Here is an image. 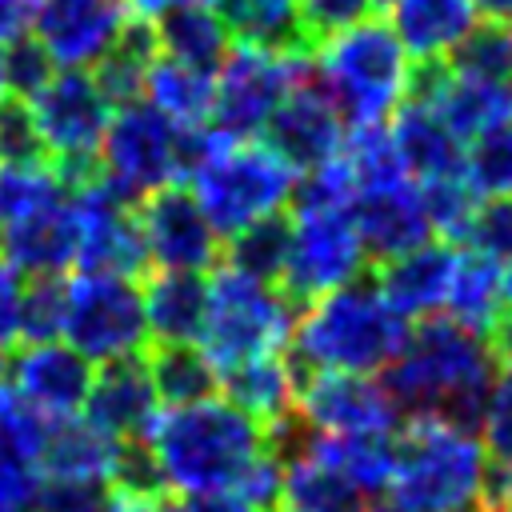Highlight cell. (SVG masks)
I'll return each instance as SVG.
<instances>
[{
    "label": "cell",
    "instance_id": "obj_1",
    "mask_svg": "<svg viewBox=\"0 0 512 512\" xmlns=\"http://www.w3.org/2000/svg\"><path fill=\"white\" fill-rule=\"evenodd\" d=\"M492 376L496 360L476 332L460 328L452 316H420L380 384L408 420L440 416L464 432H480Z\"/></svg>",
    "mask_w": 512,
    "mask_h": 512
},
{
    "label": "cell",
    "instance_id": "obj_2",
    "mask_svg": "<svg viewBox=\"0 0 512 512\" xmlns=\"http://www.w3.org/2000/svg\"><path fill=\"white\" fill-rule=\"evenodd\" d=\"M164 468L168 492H220L236 488L244 468L264 452V424L228 400H196L156 412L144 436Z\"/></svg>",
    "mask_w": 512,
    "mask_h": 512
},
{
    "label": "cell",
    "instance_id": "obj_3",
    "mask_svg": "<svg viewBox=\"0 0 512 512\" xmlns=\"http://www.w3.org/2000/svg\"><path fill=\"white\" fill-rule=\"evenodd\" d=\"M408 320L380 296L372 272L312 300L292 328V348L320 372H376L388 368L408 344Z\"/></svg>",
    "mask_w": 512,
    "mask_h": 512
},
{
    "label": "cell",
    "instance_id": "obj_4",
    "mask_svg": "<svg viewBox=\"0 0 512 512\" xmlns=\"http://www.w3.org/2000/svg\"><path fill=\"white\" fill-rule=\"evenodd\" d=\"M484 464L476 432L440 416H412L396 436L392 512H476Z\"/></svg>",
    "mask_w": 512,
    "mask_h": 512
},
{
    "label": "cell",
    "instance_id": "obj_5",
    "mask_svg": "<svg viewBox=\"0 0 512 512\" xmlns=\"http://www.w3.org/2000/svg\"><path fill=\"white\" fill-rule=\"evenodd\" d=\"M316 76L332 96L336 112L356 124H380L400 100L408 84V52L396 40L392 24L380 16H364L352 28L336 32L316 48Z\"/></svg>",
    "mask_w": 512,
    "mask_h": 512
},
{
    "label": "cell",
    "instance_id": "obj_6",
    "mask_svg": "<svg viewBox=\"0 0 512 512\" xmlns=\"http://www.w3.org/2000/svg\"><path fill=\"white\" fill-rule=\"evenodd\" d=\"M296 316L300 308L276 284H260L228 264H216V276L208 280V304L200 328L204 356L216 364V372H224L256 356L284 352Z\"/></svg>",
    "mask_w": 512,
    "mask_h": 512
},
{
    "label": "cell",
    "instance_id": "obj_7",
    "mask_svg": "<svg viewBox=\"0 0 512 512\" xmlns=\"http://www.w3.org/2000/svg\"><path fill=\"white\" fill-rule=\"evenodd\" d=\"M196 200L208 216V224L224 236L240 232L244 224L276 212L288 204L296 188V172L264 144L228 140L196 176Z\"/></svg>",
    "mask_w": 512,
    "mask_h": 512
},
{
    "label": "cell",
    "instance_id": "obj_8",
    "mask_svg": "<svg viewBox=\"0 0 512 512\" xmlns=\"http://www.w3.org/2000/svg\"><path fill=\"white\" fill-rule=\"evenodd\" d=\"M68 348H76L92 364H108L148 348L144 324V292L128 276H96L80 272L68 280L64 332Z\"/></svg>",
    "mask_w": 512,
    "mask_h": 512
},
{
    "label": "cell",
    "instance_id": "obj_9",
    "mask_svg": "<svg viewBox=\"0 0 512 512\" xmlns=\"http://www.w3.org/2000/svg\"><path fill=\"white\" fill-rule=\"evenodd\" d=\"M368 256L348 212H292V244L276 288L304 312L324 292L356 280Z\"/></svg>",
    "mask_w": 512,
    "mask_h": 512
},
{
    "label": "cell",
    "instance_id": "obj_10",
    "mask_svg": "<svg viewBox=\"0 0 512 512\" xmlns=\"http://www.w3.org/2000/svg\"><path fill=\"white\" fill-rule=\"evenodd\" d=\"M312 56H272L260 48H232L212 84V112L208 124L224 140H252L264 132L272 108L284 100L292 80Z\"/></svg>",
    "mask_w": 512,
    "mask_h": 512
},
{
    "label": "cell",
    "instance_id": "obj_11",
    "mask_svg": "<svg viewBox=\"0 0 512 512\" xmlns=\"http://www.w3.org/2000/svg\"><path fill=\"white\" fill-rule=\"evenodd\" d=\"M176 124L156 112L152 104H124L100 140V168L104 180L128 204H140L148 192L176 180Z\"/></svg>",
    "mask_w": 512,
    "mask_h": 512
},
{
    "label": "cell",
    "instance_id": "obj_12",
    "mask_svg": "<svg viewBox=\"0 0 512 512\" xmlns=\"http://www.w3.org/2000/svg\"><path fill=\"white\" fill-rule=\"evenodd\" d=\"M72 212L80 224V244H76V268L96 272V276H144L148 272V244L136 220V204L116 196V188L96 176L80 188L68 192Z\"/></svg>",
    "mask_w": 512,
    "mask_h": 512
},
{
    "label": "cell",
    "instance_id": "obj_13",
    "mask_svg": "<svg viewBox=\"0 0 512 512\" xmlns=\"http://www.w3.org/2000/svg\"><path fill=\"white\" fill-rule=\"evenodd\" d=\"M344 144V124L316 76V56L300 68L284 100L272 108L264 124V148H272L292 172H312L324 160L340 156Z\"/></svg>",
    "mask_w": 512,
    "mask_h": 512
},
{
    "label": "cell",
    "instance_id": "obj_14",
    "mask_svg": "<svg viewBox=\"0 0 512 512\" xmlns=\"http://www.w3.org/2000/svg\"><path fill=\"white\" fill-rule=\"evenodd\" d=\"M32 124L48 148L52 164H72V160H92L100 156V140L108 128V100L96 88L92 72L68 68L56 72L32 100Z\"/></svg>",
    "mask_w": 512,
    "mask_h": 512
},
{
    "label": "cell",
    "instance_id": "obj_15",
    "mask_svg": "<svg viewBox=\"0 0 512 512\" xmlns=\"http://www.w3.org/2000/svg\"><path fill=\"white\" fill-rule=\"evenodd\" d=\"M136 220L148 244L152 268L164 272H208L220 264V232L208 224L196 192L164 184L136 204Z\"/></svg>",
    "mask_w": 512,
    "mask_h": 512
},
{
    "label": "cell",
    "instance_id": "obj_16",
    "mask_svg": "<svg viewBox=\"0 0 512 512\" xmlns=\"http://www.w3.org/2000/svg\"><path fill=\"white\" fill-rule=\"evenodd\" d=\"M296 412L316 432H332V436L392 432L400 420L380 380H372L368 372H336V368H320L296 392Z\"/></svg>",
    "mask_w": 512,
    "mask_h": 512
},
{
    "label": "cell",
    "instance_id": "obj_17",
    "mask_svg": "<svg viewBox=\"0 0 512 512\" xmlns=\"http://www.w3.org/2000/svg\"><path fill=\"white\" fill-rule=\"evenodd\" d=\"M8 368H12L8 380H12L16 396L28 408H36L40 416H48V420L76 416L84 408L88 388H92V376H96L92 360H84L76 348L56 344V340L28 344L24 352L12 356Z\"/></svg>",
    "mask_w": 512,
    "mask_h": 512
},
{
    "label": "cell",
    "instance_id": "obj_18",
    "mask_svg": "<svg viewBox=\"0 0 512 512\" xmlns=\"http://www.w3.org/2000/svg\"><path fill=\"white\" fill-rule=\"evenodd\" d=\"M124 20L128 0H40L32 28L52 64L84 68L108 52Z\"/></svg>",
    "mask_w": 512,
    "mask_h": 512
},
{
    "label": "cell",
    "instance_id": "obj_19",
    "mask_svg": "<svg viewBox=\"0 0 512 512\" xmlns=\"http://www.w3.org/2000/svg\"><path fill=\"white\" fill-rule=\"evenodd\" d=\"M156 412H160V396L152 388L144 352L108 360L92 376V388H88V400H84V420L92 428H100L104 436H112V440L148 436Z\"/></svg>",
    "mask_w": 512,
    "mask_h": 512
},
{
    "label": "cell",
    "instance_id": "obj_20",
    "mask_svg": "<svg viewBox=\"0 0 512 512\" xmlns=\"http://www.w3.org/2000/svg\"><path fill=\"white\" fill-rule=\"evenodd\" d=\"M76 244H80V224L68 192L40 200L36 208L20 212L0 228V256L28 276L64 272L68 264H76Z\"/></svg>",
    "mask_w": 512,
    "mask_h": 512
},
{
    "label": "cell",
    "instance_id": "obj_21",
    "mask_svg": "<svg viewBox=\"0 0 512 512\" xmlns=\"http://www.w3.org/2000/svg\"><path fill=\"white\" fill-rule=\"evenodd\" d=\"M348 216H352L360 248L372 264H384V260L424 244L428 232H432V224L424 216L420 188L408 184V180L380 184V188H360Z\"/></svg>",
    "mask_w": 512,
    "mask_h": 512
},
{
    "label": "cell",
    "instance_id": "obj_22",
    "mask_svg": "<svg viewBox=\"0 0 512 512\" xmlns=\"http://www.w3.org/2000/svg\"><path fill=\"white\" fill-rule=\"evenodd\" d=\"M452 264H456V248L448 240H424L384 264H376L372 280L380 288V296L404 316V320H420L432 316L452 284Z\"/></svg>",
    "mask_w": 512,
    "mask_h": 512
},
{
    "label": "cell",
    "instance_id": "obj_23",
    "mask_svg": "<svg viewBox=\"0 0 512 512\" xmlns=\"http://www.w3.org/2000/svg\"><path fill=\"white\" fill-rule=\"evenodd\" d=\"M144 324L148 344H192L204 328V304H208V280L204 272H164L144 280Z\"/></svg>",
    "mask_w": 512,
    "mask_h": 512
},
{
    "label": "cell",
    "instance_id": "obj_24",
    "mask_svg": "<svg viewBox=\"0 0 512 512\" xmlns=\"http://www.w3.org/2000/svg\"><path fill=\"white\" fill-rule=\"evenodd\" d=\"M212 4L228 36H236V44L272 56H316L312 40L300 28L296 0H212Z\"/></svg>",
    "mask_w": 512,
    "mask_h": 512
},
{
    "label": "cell",
    "instance_id": "obj_25",
    "mask_svg": "<svg viewBox=\"0 0 512 512\" xmlns=\"http://www.w3.org/2000/svg\"><path fill=\"white\" fill-rule=\"evenodd\" d=\"M392 144H396V156L408 176L428 180V176L464 172L460 140L448 132V124L428 104L400 100L396 120H392Z\"/></svg>",
    "mask_w": 512,
    "mask_h": 512
},
{
    "label": "cell",
    "instance_id": "obj_26",
    "mask_svg": "<svg viewBox=\"0 0 512 512\" xmlns=\"http://www.w3.org/2000/svg\"><path fill=\"white\" fill-rule=\"evenodd\" d=\"M116 448H120V440L104 436L100 428H92L80 416L52 420L48 440H44V452H40V468L52 480L108 484L112 464H116Z\"/></svg>",
    "mask_w": 512,
    "mask_h": 512
},
{
    "label": "cell",
    "instance_id": "obj_27",
    "mask_svg": "<svg viewBox=\"0 0 512 512\" xmlns=\"http://www.w3.org/2000/svg\"><path fill=\"white\" fill-rule=\"evenodd\" d=\"M328 468H336L344 480H352L364 496L388 492L392 472H396V436L392 432H372V436H332V432H316L308 436L304 452Z\"/></svg>",
    "mask_w": 512,
    "mask_h": 512
},
{
    "label": "cell",
    "instance_id": "obj_28",
    "mask_svg": "<svg viewBox=\"0 0 512 512\" xmlns=\"http://www.w3.org/2000/svg\"><path fill=\"white\" fill-rule=\"evenodd\" d=\"M160 60V36H156V24L148 16H128L116 32V40L108 44V52L96 60V88L104 92L108 104L124 108L132 100L144 96V76L148 68Z\"/></svg>",
    "mask_w": 512,
    "mask_h": 512
},
{
    "label": "cell",
    "instance_id": "obj_29",
    "mask_svg": "<svg viewBox=\"0 0 512 512\" xmlns=\"http://www.w3.org/2000/svg\"><path fill=\"white\" fill-rule=\"evenodd\" d=\"M476 24L472 0H392V32L416 60L452 52Z\"/></svg>",
    "mask_w": 512,
    "mask_h": 512
},
{
    "label": "cell",
    "instance_id": "obj_30",
    "mask_svg": "<svg viewBox=\"0 0 512 512\" xmlns=\"http://www.w3.org/2000/svg\"><path fill=\"white\" fill-rule=\"evenodd\" d=\"M456 140H476L480 132L512 120V88L480 76L452 72L440 88V96L428 104Z\"/></svg>",
    "mask_w": 512,
    "mask_h": 512
},
{
    "label": "cell",
    "instance_id": "obj_31",
    "mask_svg": "<svg viewBox=\"0 0 512 512\" xmlns=\"http://www.w3.org/2000/svg\"><path fill=\"white\" fill-rule=\"evenodd\" d=\"M220 392L232 408L248 412L260 424L296 408V384H292V372L284 364V352L256 356V360H244L236 368H224L220 372Z\"/></svg>",
    "mask_w": 512,
    "mask_h": 512
},
{
    "label": "cell",
    "instance_id": "obj_32",
    "mask_svg": "<svg viewBox=\"0 0 512 512\" xmlns=\"http://www.w3.org/2000/svg\"><path fill=\"white\" fill-rule=\"evenodd\" d=\"M144 360H148L152 388L168 408L196 404L220 392V372L196 344H148Z\"/></svg>",
    "mask_w": 512,
    "mask_h": 512
},
{
    "label": "cell",
    "instance_id": "obj_33",
    "mask_svg": "<svg viewBox=\"0 0 512 512\" xmlns=\"http://www.w3.org/2000/svg\"><path fill=\"white\" fill-rule=\"evenodd\" d=\"M288 244H292V212L276 208L252 224H244L240 232L224 236L220 248V264L260 280V284H276L288 260Z\"/></svg>",
    "mask_w": 512,
    "mask_h": 512
},
{
    "label": "cell",
    "instance_id": "obj_34",
    "mask_svg": "<svg viewBox=\"0 0 512 512\" xmlns=\"http://www.w3.org/2000/svg\"><path fill=\"white\" fill-rule=\"evenodd\" d=\"M448 316L484 336V328L496 320L500 312V260H492L488 252H456V264H452V284H448Z\"/></svg>",
    "mask_w": 512,
    "mask_h": 512
},
{
    "label": "cell",
    "instance_id": "obj_35",
    "mask_svg": "<svg viewBox=\"0 0 512 512\" xmlns=\"http://www.w3.org/2000/svg\"><path fill=\"white\" fill-rule=\"evenodd\" d=\"M156 36H160V52L204 72H216L228 56V28L220 24L216 12H208V4L156 16Z\"/></svg>",
    "mask_w": 512,
    "mask_h": 512
},
{
    "label": "cell",
    "instance_id": "obj_36",
    "mask_svg": "<svg viewBox=\"0 0 512 512\" xmlns=\"http://www.w3.org/2000/svg\"><path fill=\"white\" fill-rule=\"evenodd\" d=\"M212 84L216 72L180 64V60H156L144 76V96L156 112H164L172 124H204L212 112Z\"/></svg>",
    "mask_w": 512,
    "mask_h": 512
},
{
    "label": "cell",
    "instance_id": "obj_37",
    "mask_svg": "<svg viewBox=\"0 0 512 512\" xmlns=\"http://www.w3.org/2000/svg\"><path fill=\"white\" fill-rule=\"evenodd\" d=\"M280 512H368V496L344 480L336 468L296 456L284 464V504Z\"/></svg>",
    "mask_w": 512,
    "mask_h": 512
},
{
    "label": "cell",
    "instance_id": "obj_38",
    "mask_svg": "<svg viewBox=\"0 0 512 512\" xmlns=\"http://www.w3.org/2000/svg\"><path fill=\"white\" fill-rule=\"evenodd\" d=\"M452 72L512 88V20L488 16L484 24H472L468 36L452 48Z\"/></svg>",
    "mask_w": 512,
    "mask_h": 512
},
{
    "label": "cell",
    "instance_id": "obj_39",
    "mask_svg": "<svg viewBox=\"0 0 512 512\" xmlns=\"http://www.w3.org/2000/svg\"><path fill=\"white\" fill-rule=\"evenodd\" d=\"M344 160H348V168L356 176V192L408 180V172H404V164L396 156L392 132L384 124H356L348 132V140H344Z\"/></svg>",
    "mask_w": 512,
    "mask_h": 512
},
{
    "label": "cell",
    "instance_id": "obj_40",
    "mask_svg": "<svg viewBox=\"0 0 512 512\" xmlns=\"http://www.w3.org/2000/svg\"><path fill=\"white\" fill-rule=\"evenodd\" d=\"M464 180L476 196H512V120L472 140L464 152Z\"/></svg>",
    "mask_w": 512,
    "mask_h": 512
},
{
    "label": "cell",
    "instance_id": "obj_41",
    "mask_svg": "<svg viewBox=\"0 0 512 512\" xmlns=\"http://www.w3.org/2000/svg\"><path fill=\"white\" fill-rule=\"evenodd\" d=\"M420 200H424V216L428 224L440 232V240L460 244L468 232V220L476 212V192L468 188L464 172H448V176H428L420 180Z\"/></svg>",
    "mask_w": 512,
    "mask_h": 512
},
{
    "label": "cell",
    "instance_id": "obj_42",
    "mask_svg": "<svg viewBox=\"0 0 512 512\" xmlns=\"http://www.w3.org/2000/svg\"><path fill=\"white\" fill-rule=\"evenodd\" d=\"M356 200V176L344 156L324 160L320 168L304 172L288 196V212H348Z\"/></svg>",
    "mask_w": 512,
    "mask_h": 512
},
{
    "label": "cell",
    "instance_id": "obj_43",
    "mask_svg": "<svg viewBox=\"0 0 512 512\" xmlns=\"http://www.w3.org/2000/svg\"><path fill=\"white\" fill-rule=\"evenodd\" d=\"M64 308H68V280L60 272L32 276L20 304V336L28 344H48L64 332Z\"/></svg>",
    "mask_w": 512,
    "mask_h": 512
},
{
    "label": "cell",
    "instance_id": "obj_44",
    "mask_svg": "<svg viewBox=\"0 0 512 512\" xmlns=\"http://www.w3.org/2000/svg\"><path fill=\"white\" fill-rule=\"evenodd\" d=\"M108 488L116 496H132V500H156V496H168V480H164V468L152 452V444L144 436L136 440H120L116 448V464H112V476H108Z\"/></svg>",
    "mask_w": 512,
    "mask_h": 512
},
{
    "label": "cell",
    "instance_id": "obj_45",
    "mask_svg": "<svg viewBox=\"0 0 512 512\" xmlns=\"http://www.w3.org/2000/svg\"><path fill=\"white\" fill-rule=\"evenodd\" d=\"M52 56L48 48L32 36V32H20L8 40L4 48V92L16 96V100H32L56 72H52Z\"/></svg>",
    "mask_w": 512,
    "mask_h": 512
},
{
    "label": "cell",
    "instance_id": "obj_46",
    "mask_svg": "<svg viewBox=\"0 0 512 512\" xmlns=\"http://www.w3.org/2000/svg\"><path fill=\"white\" fill-rule=\"evenodd\" d=\"M0 164H52L28 100L0 96Z\"/></svg>",
    "mask_w": 512,
    "mask_h": 512
},
{
    "label": "cell",
    "instance_id": "obj_47",
    "mask_svg": "<svg viewBox=\"0 0 512 512\" xmlns=\"http://www.w3.org/2000/svg\"><path fill=\"white\" fill-rule=\"evenodd\" d=\"M480 432H484L488 460L500 468H512V364H500V372L492 376Z\"/></svg>",
    "mask_w": 512,
    "mask_h": 512
},
{
    "label": "cell",
    "instance_id": "obj_48",
    "mask_svg": "<svg viewBox=\"0 0 512 512\" xmlns=\"http://www.w3.org/2000/svg\"><path fill=\"white\" fill-rule=\"evenodd\" d=\"M464 244L476 252H488L492 260H512V200L488 196L484 204H476Z\"/></svg>",
    "mask_w": 512,
    "mask_h": 512
},
{
    "label": "cell",
    "instance_id": "obj_49",
    "mask_svg": "<svg viewBox=\"0 0 512 512\" xmlns=\"http://www.w3.org/2000/svg\"><path fill=\"white\" fill-rule=\"evenodd\" d=\"M296 12H300L304 36L312 40V48H320L336 32L364 20L372 12V0H296Z\"/></svg>",
    "mask_w": 512,
    "mask_h": 512
},
{
    "label": "cell",
    "instance_id": "obj_50",
    "mask_svg": "<svg viewBox=\"0 0 512 512\" xmlns=\"http://www.w3.org/2000/svg\"><path fill=\"white\" fill-rule=\"evenodd\" d=\"M112 504H116V492L108 484L52 480V484H40L32 512H112Z\"/></svg>",
    "mask_w": 512,
    "mask_h": 512
},
{
    "label": "cell",
    "instance_id": "obj_51",
    "mask_svg": "<svg viewBox=\"0 0 512 512\" xmlns=\"http://www.w3.org/2000/svg\"><path fill=\"white\" fill-rule=\"evenodd\" d=\"M40 484V464L0 452V512H32Z\"/></svg>",
    "mask_w": 512,
    "mask_h": 512
},
{
    "label": "cell",
    "instance_id": "obj_52",
    "mask_svg": "<svg viewBox=\"0 0 512 512\" xmlns=\"http://www.w3.org/2000/svg\"><path fill=\"white\" fill-rule=\"evenodd\" d=\"M20 304H24V280L0 256V360L12 356V348L20 340Z\"/></svg>",
    "mask_w": 512,
    "mask_h": 512
},
{
    "label": "cell",
    "instance_id": "obj_53",
    "mask_svg": "<svg viewBox=\"0 0 512 512\" xmlns=\"http://www.w3.org/2000/svg\"><path fill=\"white\" fill-rule=\"evenodd\" d=\"M176 512H252L232 488L220 492H192V496H176Z\"/></svg>",
    "mask_w": 512,
    "mask_h": 512
},
{
    "label": "cell",
    "instance_id": "obj_54",
    "mask_svg": "<svg viewBox=\"0 0 512 512\" xmlns=\"http://www.w3.org/2000/svg\"><path fill=\"white\" fill-rule=\"evenodd\" d=\"M484 348H488V356L496 360V368L500 364H512V312H496V320L484 328Z\"/></svg>",
    "mask_w": 512,
    "mask_h": 512
},
{
    "label": "cell",
    "instance_id": "obj_55",
    "mask_svg": "<svg viewBox=\"0 0 512 512\" xmlns=\"http://www.w3.org/2000/svg\"><path fill=\"white\" fill-rule=\"evenodd\" d=\"M196 4H212V0H128L132 16H148V20H156L164 12H176V8H196Z\"/></svg>",
    "mask_w": 512,
    "mask_h": 512
},
{
    "label": "cell",
    "instance_id": "obj_56",
    "mask_svg": "<svg viewBox=\"0 0 512 512\" xmlns=\"http://www.w3.org/2000/svg\"><path fill=\"white\" fill-rule=\"evenodd\" d=\"M480 12H488L492 20H512V0H472Z\"/></svg>",
    "mask_w": 512,
    "mask_h": 512
},
{
    "label": "cell",
    "instance_id": "obj_57",
    "mask_svg": "<svg viewBox=\"0 0 512 512\" xmlns=\"http://www.w3.org/2000/svg\"><path fill=\"white\" fill-rule=\"evenodd\" d=\"M16 404H20V396H16V388H12V380H8L4 372H0V420H4V416H8V412H12Z\"/></svg>",
    "mask_w": 512,
    "mask_h": 512
},
{
    "label": "cell",
    "instance_id": "obj_58",
    "mask_svg": "<svg viewBox=\"0 0 512 512\" xmlns=\"http://www.w3.org/2000/svg\"><path fill=\"white\" fill-rule=\"evenodd\" d=\"M500 308L512 312V260L500 268Z\"/></svg>",
    "mask_w": 512,
    "mask_h": 512
},
{
    "label": "cell",
    "instance_id": "obj_59",
    "mask_svg": "<svg viewBox=\"0 0 512 512\" xmlns=\"http://www.w3.org/2000/svg\"><path fill=\"white\" fill-rule=\"evenodd\" d=\"M0 96H4V44H0Z\"/></svg>",
    "mask_w": 512,
    "mask_h": 512
},
{
    "label": "cell",
    "instance_id": "obj_60",
    "mask_svg": "<svg viewBox=\"0 0 512 512\" xmlns=\"http://www.w3.org/2000/svg\"><path fill=\"white\" fill-rule=\"evenodd\" d=\"M372 4H392V0H372Z\"/></svg>",
    "mask_w": 512,
    "mask_h": 512
},
{
    "label": "cell",
    "instance_id": "obj_61",
    "mask_svg": "<svg viewBox=\"0 0 512 512\" xmlns=\"http://www.w3.org/2000/svg\"><path fill=\"white\" fill-rule=\"evenodd\" d=\"M368 512H372V508H368Z\"/></svg>",
    "mask_w": 512,
    "mask_h": 512
}]
</instances>
